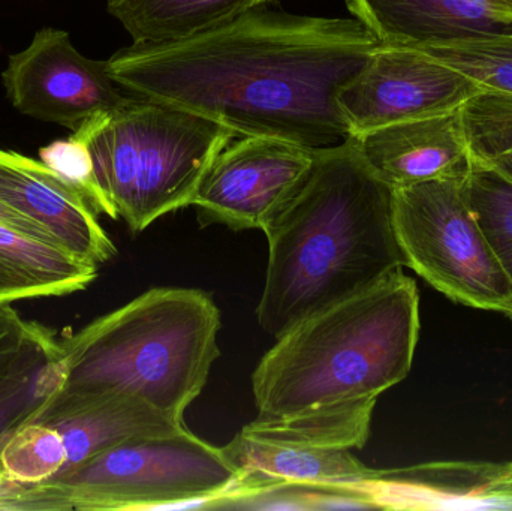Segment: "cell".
Listing matches in <instances>:
<instances>
[{
	"mask_svg": "<svg viewBox=\"0 0 512 511\" xmlns=\"http://www.w3.org/2000/svg\"><path fill=\"white\" fill-rule=\"evenodd\" d=\"M379 44L355 18L262 6L179 41L132 42L107 69L132 96L200 114L237 137L322 149L351 137L340 92Z\"/></svg>",
	"mask_w": 512,
	"mask_h": 511,
	"instance_id": "6da1fadb",
	"label": "cell"
},
{
	"mask_svg": "<svg viewBox=\"0 0 512 511\" xmlns=\"http://www.w3.org/2000/svg\"><path fill=\"white\" fill-rule=\"evenodd\" d=\"M418 336L420 294L400 270L277 338L252 375L256 419L363 449L379 396L411 372Z\"/></svg>",
	"mask_w": 512,
	"mask_h": 511,
	"instance_id": "7a4b0ae2",
	"label": "cell"
},
{
	"mask_svg": "<svg viewBox=\"0 0 512 511\" xmlns=\"http://www.w3.org/2000/svg\"><path fill=\"white\" fill-rule=\"evenodd\" d=\"M264 234L268 264L256 320L274 338L405 267L393 188L351 137L316 149L306 182Z\"/></svg>",
	"mask_w": 512,
	"mask_h": 511,
	"instance_id": "3957f363",
	"label": "cell"
},
{
	"mask_svg": "<svg viewBox=\"0 0 512 511\" xmlns=\"http://www.w3.org/2000/svg\"><path fill=\"white\" fill-rule=\"evenodd\" d=\"M219 330L206 291L152 288L60 341L57 392L135 396L185 422L221 356Z\"/></svg>",
	"mask_w": 512,
	"mask_h": 511,
	"instance_id": "277c9868",
	"label": "cell"
},
{
	"mask_svg": "<svg viewBox=\"0 0 512 511\" xmlns=\"http://www.w3.org/2000/svg\"><path fill=\"white\" fill-rule=\"evenodd\" d=\"M80 129L111 215L132 233L192 206L213 162L237 138L200 114L137 96Z\"/></svg>",
	"mask_w": 512,
	"mask_h": 511,
	"instance_id": "5b68a950",
	"label": "cell"
},
{
	"mask_svg": "<svg viewBox=\"0 0 512 511\" xmlns=\"http://www.w3.org/2000/svg\"><path fill=\"white\" fill-rule=\"evenodd\" d=\"M237 480L222 447L185 428L117 444L44 483H17L0 510L194 509L230 494Z\"/></svg>",
	"mask_w": 512,
	"mask_h": 511,
	"instance_id": "8992f818",
	"label": "cell"
},
{
	"mask_svg": "<svg viewBox=\"0 0 512 511\" xmlns=\"http://www.w3.org/2000/svg\"><path fill=\"white\" fill-rule=\"evenodd\" d=\"M465 179L393 188L405 267L453 302L512 320V279L472 213Z\"/></svg>",
	"mask_w": 512,
	"mask_h": 511,
	"instance_id": "52a82bcc",
	"label": "cell"
},
{
	"mask_svg": "<svg viewBox=\"0 0 512 511\" xmlns=\"http://www.w3.org/2000/svg\"><path fill=\"white\" fill-rule=\"evenodd\" d=\"M316 149L246 135L213 162L192 206L198 221L234 231L261 230L291 203L315 164Z\"/></svg>",
	"mask_w": 512,
	"mask_h": 511,
	"instance_id": "ba28073f",
	"label": "cell"
},
{
	"mask_svg": "<svg viewBox=\"0 0 512 511\" xmlns=\"http://www.w3.org/2000/svg\"><path fill=\"white\" fill-rule=\"evenodd\" d=\"M2 81L15 110L72 132L129 99L108 74L107 60L83 56L56 27H42L24 50L9 56Z\"/></svg>",
	"mask_w": 512,
	"mask_h": 511,
	"instance_id": "9c48e42d",
	"label": "cell"
},
{
	"mask_svg": "<svg viewBox=\"0 0 512 511\" xmlns=\"http://www.w3.org/2000/svg\"><path fill=\"white\" fill-rule=\"evenodd\" d=\"M483 89L421 48L379 44L340 92L339 104L349 134L360 137L393 123L459 110Z\"/></svg>",
	"mask_w": 512,
	"mask_h": 511,
	"instance_id": "30bf717a",
	"label": "cell"
},
{
	"mask_svg": "<svg viewBox=\"0 0 512 511\" xmlns=\"http://www.w3.org/2000/svg\"><path fill=\"white\" fill-rule=\"evenodd\" d=\"M239 473L230 494L213 501L212 509H233L237 503L286 485L360 486L375 470L354 450L295 437L255 419L222 447Z\"/></svg>",
	"mask_w": 512,
	"mask_h": 511,
	"instance_id": "8fae6325",
	"label": "cell"
},
{
	"mask_svg": "<svg viewBox=\"0 0 512 511\" xmlns=\"http://www.w3.org/2000/svg\"><path fill=\"white\" fill-rule=\"evenodd\" d=\"M0 200L47 228L80 260L99 266L116 257L92 207L42 161L0 149Z\"/></svg>",
	"mask_w": 512,
	"mask_h": 511,
	"instance_id": "7c38bea8",
	"label": "cell"
},
{
	"mask_svg": "<svg viewBox=\"0 0 512 511\" xmlns=\"http://www.w3.org/2000/svg\"><path fill=\"white\" fill-rule=\"evenodd\" d=\"M355 20L381 44L427 47L512 36L504 0H346Z\"/></svg>",
	"mask_w": 512,
	"mask_h": 511,
	"instance_id": "4fadbf2b",
	"label": "cell"
},
{
	"mask_svg": "<svg viewBox=\"0 0 512 511\" xmlns=\"http://www.w3.org/2000/svg\"><path fill=\"white\" fill-rule=\"evenodd\" d=\"M391 188L438 179H465L472 161L459 110L393 123L351 137Z\"/></svg>",
	"mask_w": 512,
	"mask_h": 511,
	"instance_id": "5bb4252c",
	"label": "cell"
},
{
	"mask_svg": "<svg viewBox=\"0 0 512 511\" xmlns=\"http://www.w3.org/2000/svg\"><path fill=\"white\" fill-rule=\"evenodd\" d=\"M24 423H41L60 432L68 452L62 473L125 441L186 428L185 422L135 396L62 392L48 396Z\"/></svg>",
	"mask_w": 512,
	"mask_h": 511,
	"instance_id": "9a60e30c",
	"label": "cell"
},
{
	"mask_svg": "<svg viewBox=\"0 0 512 511\" xmlns=\"http://www.w3.org/2000/svg\"><path fill=\"white\" fill-rule=\"evenodd\" d=\"M504 465L444 462L375 470L363 485L372 509L512 510V491L498 486Z\"/></svg>",
	"mask_w": 512,
	"mask_h": 511,
	"instance_id": "2e32d148",
	"label": "cell"
},
{
	"mask_svg": "<svg viewBox=\"0 0 512 511\" xmlns=\"http://www.w3.org/2000/svg\"><path fill=\"white\" fill-rule=\"evenodd\" d=\"M277 0H107L135 44L179 41L215 29Z\"/></svg>",
	"mask_w": 512,
	"mask_h": 511,
	"instance_id": "e0dca14e",
	"label": "cell"
},
{
	"mask_svg": "<svg viewBox=\"0 0 512 511\" xmlns=\"http://www.w3.org/2000/svg\"><path fill=\"white\" fill-rule=\"evenodd\" d=\"M0 261L41 287L45 297L86 290L98 278V266L80 260L62 246L39 242L0 225Z\"/></svg>",
	"mask_w": 512,
	"mask_h": 511,
	"instance_id": "ac0fdd59",
	"label": "cell"
},
{
	"mask_svg": "<svg viewBox=\"0 0 512 511\" xmlns=\"http://www.w3.org/2000/svg\"><path fill=\"white\" fill-rule=\"evenodd\" d=\"M472 161L512 183V93L483 89L460 107Z\"/></svg>",
	"mask_w": 512,
	"mask_h": 511,
	"instance_id": "d6986e66",
	"label": "cell"
},
{
	"mask_svg": "<svg viewBox=\"0 0 512 511\" xmlns=\"http://www.w3.org/2000/svg\"><path fill=\"white\" fill-rule=\"evenodd\" d=\"M60 354V339L50 329L24 320L11 303H0V398L32 380Z\"/></svg>",
	"mask_w": 512,
	"mask_h": 511,
	"instance_id": "ffe728a7",
	"label": "cell"
},
{
	"mask_svg": "<svg viewBox=\"0 0 512 511\" xmlns=\"http://www.w3.org/2000/svg\"><path fill=\"white\" fill-rule=\"evenodd\" d=\"M66 464L65 441L51 426L21 423L0 438V465L11 482L44 483L59 476Z\"/></svg>",
	"mask_w": 512,
	"mask_h": 511,
	"instance_id": "44dd1931",
	"label": "cell"
},
{
	"mask_svg": "<svg viewBox=\"0 0 512 511\" xmlns=\"http://www.w3.org/2000/svg\"><path fill=\"white\" fill-rule=\"evenodd\" d=\"M465 194L475 219L512 279V183L474 162L465 179Z\"/></svg>",
	"mask_w": 512,
	"mask_h": 511,
	"instance_id": "7402d4cb",
	"label": "cell"
},
{
	"mask_svg": "<svg viewBox=\"0 0 512 511\" xmlns=\"http://www.w3.org/2000/svg\"><path fill=\"white\" fill-rule=\"evenodd\" d=\"M459 69L484 89L512 93V36L415 47Z\"/></svg>",
	"mask_w": 512,
	"mask_h": 511,
	"instance_id": "603a6c76",
	"label": "cell"
},
{
	"mask_svg": "<svg viewBox=\"0 0 512 511\" xmlns=\"http://www.w3.org/2000/svg\"><path fill=\"white\" fill-rule=\"evenodd\" d=\"M41 161L59 174L69 186L75 189L96 215L102 213L113 219L110 206L99 188L95 165L89 149L86 132H72L66 140H57L39 150Z\"/></svg>",
	"mask_w": 512,
	"mask_h": 511,
	"instance_id": "cb8c5ba5",
	"label": "cell"
},
{
	"mask_svg": "<svg viewBox=\"0 0 512 511\" xmlns=\"http://www.w3.org/2000/svg\"><path fill=\"white\" fill-rule=\"evenodd\" d=\"M60 387V356L39 369L32 380L0 398V438L29 419Z\"/></svg>",
	"mask_w": 512,
	"mask_h": 511,
	"instance_id": "d4e9b609",
	"label": "cell"
},
{
	"mask_svg": "<svg viewBox=\"0 0 512 511\" xmlns=\"http://www.w3.org/2000/svg\"><path fill=\"white\" fill-rule=\"evenodd\" d=\"M42 297H45L44 291L36 282L0 261V303L42 299Z\"/></svg>",
	"mask_w": 512,
	"mask_h": 511,
	"instance_id": "484cf974",
	"label": "cell"
},
{
	"mask_svg": "<svg viewBox=\"0 0 512 511\" xmlns=\"http://www.w3.org/2000/svg\"><path fill=\"white\" fill-rule=\"evenodd\" d=\"M0 225L18 231V233L24 234V236L39 240V242L62 246L54 239L53 234H51L47 228L42 227L38 222L32 221V219L27 218V216L21 215V213L12 209L11 206H8V204L2 200H0Z\"/></svg>",
	"mask_w": 512,
	"mask_h": 511,
	"instance_id": "4316f807",
	"label": "cell"
},
{
	"mask_svg": "<svg viewBox=\"0 0 512 511\" xmlns=\"http://www.w3.org/2000/svg\"><path fill=\"white\" fill-rule=\"evenodd\" d=\"M15 485H17V483L11 482V480L6 477L5 471H3L2 465H0V504L14 491Z\"/></svg>",
	"mask_w": 512,
	"mask_h": 511,
	"instance_id": "83f0119b",
	"label": "cell"
},
{
	"mask_svg": "<svg viewBox=\"0 0 512 511\" xmlns=\"http://www.w3.org/2000/svg\"><path fill=\"white\" fill-rule=\"evenodd\" d=\"M498 483L504 488L511 489L512 491V462L505 464L502 468L501 476H499Z\"/></svg>",
	"mask_w": 512,
	"mask_h": 511,
	"instance_id": "f1b7e54d",
	"label": "cell"
},
{
	"mask_svg": "<svg viewBox=\"0 0 512 511\" xmlns=\"http://www.w3.org/2000/svg\"><path fill=\"white\" fill-rule=\"evenodd\" d=\"M504 2H510V3H512V0H504Z\"/></svg>",
	"mask_w": 512,
	"mask_h": 511,
	"instance_id": "f546056e",
	"label": "cell"
}]
</instances>
